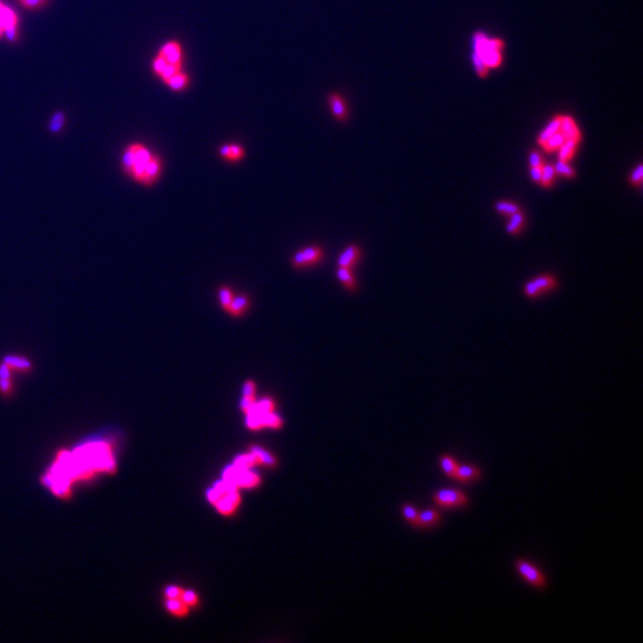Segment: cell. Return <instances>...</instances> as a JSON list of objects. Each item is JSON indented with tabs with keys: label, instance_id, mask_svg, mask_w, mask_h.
<instances>
[{
	"label": "cell",
	"instance_id": "cell-20",
	"mask_svg": "<svg viewBox=\"0 0 643 643\" xmlns=\"http://www.w3.org/2000/svg\"><path fill=\"white\" fill-rule=\"evenodd\" d=\"M525 225V216L522 212V210L518 212L511 215L509 217L508 224H506V231L510 235H518Z\"/></svg>",
	"mask_w": 643,
	"mask_h": 643
},
{
	"label": "cell",
	"instance_id": "cell-22",
	"mask_svg": "<svg viewBox=\"0 0 643 643\" xmlns=\"http://www.w3.org/2000/svg\"><path fill=\"white\" fill-rule=\"evenodd\" d=\"M165 606L168 612H171L174 616H177V617H184L190 612L187 605L180 598H167L165 601Z\"/></svg>",
	"mask_w": 643,
	"mask_h": 643
},
{
	"label": "cell",
	"instance_id": "cell-8",
	"mask_svg": "<svg viewBox=\"0 0 643 643\" xmlns=\"http://www.w3.org/2000/svg\"><path fill=\"white\" fill-rule=\"evenodd\" d=\"M13 374H30L33 370V362L25 355L7 354L2 359Z\"/></svg>",
	"mask_w": 643,
	"mask_h": 643
},
{
	"label": "cell",
	"instance_id": "cell-38",
	"mask_svg": "<svg viewBox=\"0 0 643 643\" xmlns=\"http://www.w3.org/2000/svg\"><path fill=\"white\" fill-rule=\"evenodd\" d=\"M529 165H530V168H542L544 162L543 158L541 156V154L539 151L532 150L530 155H529Z\"/></svg>",
	"mask_w": 643,
	"mask_h": 643
},
{
	"label": "cell",
	"instance_id": "cell-11",
	"mask_svg": "<svg viewBox=\"0 0 643 643\" xmlns=\"http://www.w3.org/2000/svg\"><path fill=\"white\" fill-rule=\"evenodd\" d=\"M481 478V470L474 465H459L457 467L454 480L457 483L468 485V484L475 483Z\"/></svg>",
	"mask_w": 643,
	"mask_h": 643
},
{
	"label": "cell",
	"instance_id": "cell-4",
	"mask_svg": "<svg viewBox=\"0 0 643 643\" xmlns=\"http://www.w3.org/2000/svg\"><path fill=\"white\" fill-rule=\"evenodd\" d=\"M514 568H516L517 573L520 574V577L523 579L524 581H527L529 585H531L532 587L536 590H544L547 588L548 581L547 578L544 574L542 573L539 567L536 565H534L531 561H529L527 559L523 558H517L514 560Z\"/></svg>",
	"mask_w": 643,
	"mask_h": 643
},
{
	"label": "cell",
	"instance_id": "cell-35",
	"mask_svg": "<svg viewBox=\"0 0 643 643\" xmlns=\"http://www.w3.org/2000/svg\"><path fill=\"white\" fill-rule=\"evenodd\" d=\"M275 408V403L274 400L270 398V397H266L260 402H256V412L260 415H264L268 414V412H273Z\"/></svg>",
	"mask_w": 643,
	"mask_h": 643
},
{
	"label": "cell",
	"instance_id": "cell-15",
	"mask_svg": "<svg viewBox=\"0 0 643 643\" xmlns=\"http://www.w3.org/2000/svg\"><path fill=\"white\" fill-rule=\"evenodd\" d=\"M13 392V373L3 361H0V395L4 397H11Z\"/></svg>",
	"mask_w": 643,
	"mask_h": 643
},
{
	"label": "cell",
	"instance_id": "cell-37",
	"mask_svg": "<svg viewBox=\"0 0 643 643\" xmlns=\"http://www.w3.org/2000/svg\"><path fill=\"white\" fill-rule=\"evenodd\" d=\"M630 184L633 185L634 187H641L642 181H643V166L642 164L637 165V167L631 172L630 176H629Z\"/></svg>",
	"mask_w": 643,
	"mask_h": 643
},
{
	"label": "cell",
	"instance_id": "cell-40",
	"mask_svg": "<svg viewBox=\"0 0 643 643\" xmlns=\"http://www.w3.org/2000/svg\"><path fill=\"white\" fill-rule=\"evenodd\" d=\"M242 393L243 396H248V397H255L256 395V384L255 381L253 380H247L243 384V388H242Z\"/></svg>",
	"mask_w": 643,
	"mask_h": 643
},
{
	"label": "cell",
	"instance_id": "cell-18",
	"mask_svg": "<svg viewBox=\"0 0 643 643\" xmlns=\"http://www.w3.org/2000/svg\"><path fill=\"white\" fill-rule=\"evenodd\" d=\"M249 306H251V299H249V297L245 296V294H241V296L234 297V300L231 305H230L228 312L234 317H241L249 309Z\"/></svg>",
	"mask_w": 643,
	"mask_h": 643
},
{
	"label": "cell",
	"instance_id": "cell-10",
	"mask_svg": "<svg viewBox=\"0 0 643 643\" xmlns=\"http://www.w3.org/2000/svg\"><path fill=\"white\" fill-rule=\"evenodd\" d=\"M241 504V495L238 493L237 489L230 491V492L222 497L219 501L216 503V509H217L218 512H221L222 514H225V516H230L235 512V510L237 509V506Z\"/></svg>",
	"mask_w": 643,
	"mask_h": 643
},
{
	"label": "cell",
	"instance_id": "cell-5",
	"mask_svg": "<svg viewBox=\"0 0 643 643\" xmlns=\"http://www.w3.org/2000/svg\"><path fill=\"white\" fill-rule=\"evenodd\" d=\"M558 286V280L551 274H541L529 280L523 287V292L528 298H537L541 294L549 292Z\"/></svg>",
	"mask_w": 643,
	"mask_h": 643
},
{
	"label": "cell",
	"instance_id": "cell-26",
	"mask_svg": "<svg viewBox=\"0 0 643 643\" xmlns=\"http://www.w3.org/2000/svg\"><path fill=\"white\" fill-rule=\"evenodd\" d=\"M578 143L574 142H565L563 145L560 147V149L558 150V155H559V160L563 161V162H570V160L574 157V155L577 153L578 149Z\"/></svg>",
	"mask_w": 643,
	"mask_h": 643
},
{
	"label": "cell",
	"instance_id": "cell-27",
	"mask_svg": "<svg viewBox=\"0 0 643 643\" xmlns=\"http://www.w3.org/2000/svg\"><path fill=\"white\" fill-rule=\"evenodd\" d=\"M0 24L3 25L4 30L10 28V26L17 25L16 13L4 5L0 6Z\"/></svg>",
	"mask_w": 643,
	"mask_h": 643
},
{
	"label": "cell",
	"instance_id": "cell-29",
	"mask_svg": "<svg viewBox=\"0 0 643 643\" xmlns=\"http://www.w3.org/2000/svg\"><path fill=\"white\" fill-rule=\"evenodd\" d=\"M554 168H555V172H557V175L567 177V179H573V177H576L577 175V172L574 171V168L569 165V162H563L559 160L557 164L554 165Z\"/></svg>",
	"mask_w": 643,
	"mask_h": 643
},
{
	"label": "cell",
	"instance_id": "cell-19",
	"mask_svg": "<svg viewBox=\"0 0 643 643\" xmlns=\"http://www.w3.org/2000/svg\"><path fill=\"white\" fill-rule=\"evenodd\" d=\"M249 453L254 454L257 459H259L260 465H264V466L270 467V468H273L277 466L278 462H277V459H275V456L272 455L271 453H268L267 450H264L263 448L259 447V445H256V444L251 445V447H249Z\"/></svg>",
	"mask_w": 643,
	"mask_h": 643
},
{
	"label": "cell",
	"instance_id": "cell-9",
	"mask_svg": "<svg viewBox=\"0 0 643 643\" xmlns=\"http://www.w3.org/2000/svg\"><path fill=\"white\" fill-rule=\"evenodd\" d=\"M158 55H161L162 58L167 60L168 63L181 64V66H184V49L179 41H168V42H166L160 48V50H158Z\"/></svg>",
	"mask_w": 643,
	"mask_h": 643
},
{
	"label": "cell",
	"instance_id": "cell-1",
	"mask_svg": "<svg viewBox=\"0 0 643 643\" xmlns=\"http://www.w3.org/2000/svg\"><path fill=\"white\" fill-rule=\"evenodd\" d=\"M122 171L136 184L153 187L164 172V161L142 143H132L122 154Z\"/></svg>",
	"mask_w": 643,
	"mask_h": 643
},
{
	"label": "cell",
	"instance_id": "cell-13",
	"mask_svg": "<svg viewBox=\"0 0 643 643\" xmlns=\"http://www.w3.org/2000/svg\"><path fill=\"white\" fill-rule=\"evenodd\" d=\"M361 257V248L360 245L358 244H350L344 249L342 252V254L340 255L337 263L338 267H346V268H350L353 270V267H355V264L359 262Z\"/></svg>",
	"mask_w": 643,
	"mask_h": 643
},
{
	"label": "cell",
	"instance_id": "cell-36",
	"mask_svg": "<svg viewBox=\"0 0 643 643\" xmlns=\"http://www.w3.org/2000/svg\"><path fill=\"white\" fill-rule=\"evenodd\" d=\"M180 599L183 600L188 608L197 606V605L199 604V597L194 591H192V590H187V591L186 590H184L183 593H181Z\"/></svg>",
	"mask_w": 643,
	"mask_h": 643
},
{
	"label": "cell",
	"instance_id": "cell-25",
	"mask_svg": "<svg viewBox=\"0 0 643 643\" xmlns=\"http://www.w3.org/2000/svg\"><path fill=\"white\" fill-rule=\"evenodd\" d=\"M494 209L498 213L506 216V217H510L511 215L518 212V211L521 210V207L518 206L516 203L510 202V200H498V202L494 204Z\"/></svg>",
	"mask_w": 643,
	"mask_h": 643
},
{
	"label": "cell",
	"instance_id": "cell-33",
	"mask_svg": "<svg viewBox=\"0 0 643 643\" xmlns=\"http://www.w3.org/2000/svg\"><path fill=\"white\" fill-rule=\"evenodd\" d=\"M245 424L251 430L257 431L260 429L263 428V415L260 414H253V415H247V419H245Z\"/></svg>",
	"mask_w": 643,
	"mask_h": 643
},
{
	"label": "cell",
	"instance_id": "cell-41",
	"mask_svg": "<svg viewBox=\"0 0 643 643\" xmlns=\"http://www.w3.org/2000/svg\"><path fill=\"white\" fill-rule=\"evenodd\" d=\"M183 591L184 590L177 587V586H168L165 588V596L166 598H180Z\"/></svg>",
	"mask_w": 643,
	"mask_h": 643
},
{
	"label": "cell",
	"instance_id": "cell-42",
	"mask_svg": "<svg viewBox=\"0 0 643 643\" xmlns=\"http://www.w3.org/2000/svg\"><path fill=\"white\" fill-rule=\"evenodd\" d=\"M20 2L26 9H37V7L44 6L48 0H20Z\"/></svg>",
	"mask_w": 643,
	"mask_h": 643
},
{
	"label": "cell",
	"instance_id": "cell-28",
	"mask_svg": "<svg viewBox=\"0 0 643 643\" xmlns=\"http://www.w3.org/2000/svg\"><path fill=\"white\" fill-rule=\"evenodd\" d=\"M260 461L257 457L254 455V454L248 453V454H243V455L237 456L235 461H234V465L236 467L241 468V470H249L255 465H259Z\"/></svg>",
	"mask_w": 643,
	"mask_h": 643
},
{
	"label": "cell",
	"instance_id": "cell-14",
	"mask_svg": "<svg viewBox=\"0 0 643 643\" xmlns=\"http://www.w3.org/2000/svg\"><path fill=\"white\" fill-rule=\"evenodd\" d=\"M219 156L228 162H238L245 156V149L240 143H226L219 148Z\"/></svg>",
	"mask_w": 643,
	"mask_h": 643
},
{
	"label": "cell",
	"instance_id": "cell-6",
	"mask_svg": "<svg viewBox=\"0 0 643 643\" xmlns=\"http://www.w3.org/2000/svg\"><path fill=\"white\" fill-rule=\"evenodd\" d=\"M324 251L318 245H310L297 252L292 257V264L296 268H306L312 264L319 263L323 260Z\"/></svg>",
	"mask_w": 643,
	"mask_h": 643
},
{
	"label": "cell",
	"instance_id": "cell-31",
	"mask_svg": "<svg viewBox=\"0 0 643 643\" xmlns=\"http://www.w3.org/2000/svg\"><path fill=\"white\" fill-rule=\"evenodd\" d=\"M64 123H66V116H64V113L62 111H56L50 119L49 130L52 134H58V132L63 130Z\"/></svg>",
	"mask_w": 643,
	"mask_h": 643
},
{
	"label": "cell",
	"instance_id": "cell-12",
	"mask_svg": "<svg viewBox=\"0 0 643 643\" xmlns=\"http://www.w3.org/2000/svg\"><path fill=\"white\" fill-rule=\"evenodd\" d=\"M441 521H442V516L438 510L431 509V508L425 509L424 511L418 513L417 527L416 528L429 530V529L437 527V525L441 523Z\"/></svg>",
	"mask_w": 643,
	"mask_h": 643
},
{
	"label": "cell",
	"instance_id": "cell-32",
	"mask_svg": "<svg viewBox=\"0 0 643 643\" xmlns=\"http://www.w3.org/2000/svg\"><path fill=\"white\" fill-rule=\"evenodd\" d=\"M402 513L405 521L407 522L408 524L412 525V527H417V520H418V511L417 509L415 508L414 505L411 504H403L402 506Z\"/></svg>",
	"mask_w": 643,
	"mask_h": 643
},
{
	"label": "cell",
	"instance_id": "cell-7",
	"mask_svg": "<svg viewBox=\"0 0 643 643\" xmlns=\"http://www.w3.org/2000/svg\"><path fill=\"white\" fill-rule=\"evenodd\" d=\"M328 105L335 119L340 123L347 122L349 118V109L348 104L341 93L330 92L328 94Z\"/></svg>",
	"mask_w": 643,
	"mask_h": 643
},
{
	"label": "cell",
	"instance_id": "cell-21",
	"mask_svg": "<svg viewBox=\"0 0 643 643\" xmlns=\"http://www.w3.org/2000/svg\"><path fill=\"white\" fill-rule=\"evenodd\" d=\"M438 462H440V467L442 472H443L448 478L454 479L457 467H459V463H457L455 457H454L453 455H450V454H442V455L440 456V460H438Z\"/></svg>",
	"mask_w": 643,
	"mask_h": 643
},
{
	"label": "cell",
	"instance_id": "cell-3",
	"mask_svg": "<svg viewBox=\"0 0 643 643\" xmlns=\"http://www.w3.org/2000/svg\"><path fill=\"white\" fill-rule=\"evenodd\" d=\"M433 502L438 508L445 510H459L467 508L470 499L467 494L457 489H441L433 494Z\"/></svg>",
	"mask_w": 643,
	"mask_h": 643
},
{
	"label": "cell",
	"instance_id": "cell-24",
	"mask_svg": "<svg viewBox=\"0 0 643 643\" xmlns=\"http://www.w3.org/2000/svg\"><path fill=\"white\" fill-rule=\"evenodd\" d=\"M337 278L340 279V281L342 282V285L346 287L347 290L354 291L355 289H356V280H355L353 271H351L350 268L338 267Z\"/></svg>",
	"mask_w": 643,
	"mask_h": 643
},
{
	"label": "cell",
	"instance_id": "cell-16",
	"mask_svg": "<svg viewBox=\"0 0 643 643\" xmlns=\"http://www.w3.org/2000/svg\"><path fill=\"white\" fill-rule=\"evenodd\" d=\"M261 483V478L259 474H256L254 472H251L249 470H241L238 472L237 479H236V486L237 487H244V489H254V487L259 486Z\"/></svg>",
	"mask_w": 643,
	"mask_h": 643
},
{
	"label": "cell",
	"instance_id": "cell-30",
	"mask_svg": "<svg viewBox=\"0 0 643 643\" xmlns=\"http://www.w3.org/2000/svg\"><path fill=\"white\" fill-rule=\"evenodd\" d=\"M234 297H235V296H234L233 290L230 289V287L222 286L221 289H219V292H218L219 302H221L222 308L224 309L226 312H228L230 305H231V302L234 300Z\"/></svg>",
	"mask_w": 643,
	"mask_h": 643
},
{
	"label": "cell",
	"instance_id": "cell-34",
	"mask_svg": "<svg viewBox=\"0 0 643 643\" xmlns=\"http://www.w3.org/2000/svg\"><path fill=\"white\" fill-rule=\"evenodd\" d=\"M263 425L270 426L272 429H280L282 426V419L277 414H274V411L268 412L263 415Z\"/></svg>",
	"mask_w": 643,
	"mask_h": 643
},
{
	"label": "cell",
	"instance_id": "cell-23",
	"mask_svg": "<svg viewBox=\"0 0 643 643\" xmlns=\"http://www.w3.org/2000/svg\"><path fill=\"white\" fill-rule=\"evenodd\" d=\"M557 172H555L554 165H543L542 173H541L540 185L544 188H550L555 184L557 180Z\"/></svg>",
	"mask_w": 643,
	"mask_h": 643
},
{
	"label": "cell",
	"instance_id": "cell-2",
	"mask_svg": "<svg viewBox=\"0 0 643 643\" xmlns=\"http://www.w3.org/2000/svg\"><path fill=\"white\" fill-rule=\"evenodd\" d=\"M503 48L502 40L487 37L485 33L476 32L473 39V62L479 77H486L490 68H497L502 64Z\"/></svg>",
	"mask_w": 643,
	"mask_h": 643
},
{
	"label": "cell",
	"instance_id": "cell-39",
	"mask_svg": "<svg viewBox=\"0 0 643 643\" xmlns=\"http://www.w3.org/2000/svg\"><path fill=\"white\" fill-rule=\"evenodd\" d=\"M255 403H256V400H255V397H248V396H243V397H242V399H241V402H240V406H241V410H242V411H243V412H244V414H245V415H247V414H248V412H249V411H251V408H252L253 406H254V405H255Z\"/></svg>",
	"mask_w": 643,
	"mask_h": 643
},
{
	"label": "cell",
	"instance_id": "cell-17",
	"mask_svg": "<svg viewBox=\"0 0 643 643\" xmlns=\"http://www.w3.org/2000/svg\"><path fill=\"white\" fill-rule=\"evenodd\" d=\"M165 84L172 91H174V92H183V91H186L188 86L191 85V78L186 72L181 70L175 75H173L172 78H169Z\"/></svg>",
	"mask_w": 643,
	"mask_h": 643
}]
</instances>
